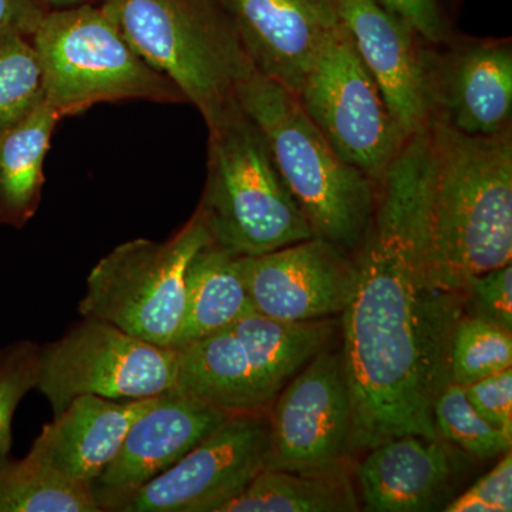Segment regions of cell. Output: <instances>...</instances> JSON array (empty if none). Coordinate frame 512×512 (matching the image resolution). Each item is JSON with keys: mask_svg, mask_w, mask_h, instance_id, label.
Returning a JSON list of instances; mask_svg holds the SVG:
<instances>
[{"mask_svg": "<svg viewBox=\"0 0 512 512\" xmlns=\"http://www.w3.org/2000/svg\"><path fill=\"white\" fill-rule=\"evenodd\" d=\"M430 128L404 141L376 181V201L353 252L355 295L342 313V356L353 407L356 450L393 437L436 439L433 407L450 382L463 291L431 278Z\"/></svg>", "mask_w": 512, "mask_h": 512, "instance_id": "1", "label": "cell"}, {"mask_svg": "<svg viewBox=\"0 0 512 512\" xmlns=\"http://www.w3.org/2000/svg\"><path fill=\"white\" fill-rule=\"evenodd\" d=\"M430 133L431 278L461 292L468 279L512 261V128L467 136L431 120Z\"/></svg>", "mask_w": 512, "mask_h": 512, "instance_id": "2", "label": "cell"}, {"mask_svg": "<svg viewBox=\"0 0 512 512\" xmlns=\"http://www.w3.org/2000/svg\"><path fill=\"white\" fill-rule=\"evenodd\" d=\"M237 101L264 137L313 237L353 254L372 218L375 181L336 154L295 93L255 67L239 83Z\"/></svg>", "mask_w": 512, "mask_h": 512, "instance_id": "3", "label": "cell"}, {"mask_svg": "<svg viewBox=\"0 0 512 512\" xmlns=\"http://www.w3.org/2000/svg\"><path fill=\"white\" fill-rule=\"evenodd\" d=\"M100 6L207 127L237 106L239 83L254 66L221 0H104Z\"/></svg>", "mask_w": 512, "mask_h": 512, "instance_id": "4", "label": "cell"}, {"mask_svg": "<svg viewBox=\"0 0 512 512\" xmlns=\"http://www.w3.org/2000/svg\"><path fill=\"white\" fill-rule=\"evenodd\" d=\"M207 170L198 210L215 244L234 255L255 256L313 237L264 137L238 101L208 127Z\"/></svg>", "mask_w": 512, "mask_h": 512, "instance_id": "5", "label": "cell"}, {"mask_svg": "<svg viewBox=\"0 0 512 512\" xmlns=\"http://www.w3.org/2000/svg\"><path fill=\"white\" fill-rule=\"evenodd\" d=\"M335 335L333 320L286 323L252 312L177 349V392L228 414L264 413Z\"/></svg>", "mask_w": 512, "mask_h": 512, "instance_id": "6", "label": "cell"}, {"mask_svg": "<svg viewBox=\"0 0 512 512\" xmlns=\"http://www.w3.org/2000/svg\"><path fill=\"white\" fill-rule=\"evenodd\" d=\"M30 39L45 99L62 119L100 103H187L174 83L137 55L100 5L50 10Z\"/></svg>", "mask_w": 512, "mask_h": 512, "instance_id": "7", "label": "cell"}, {"mask_svg": "<svg viewBox=\"0 0 512 512\" xmlns=\"http://www.w3.org/2000/svg\"><path fill=\"white\" fill-rule=\"evenodd\" d=\"M210 242V229L198 208L167 241L124 242L90 272L80 313L173 348L185 313V272Z\"/></svg>", "mask_w": 512, "mask_h": 512, "instance_id": "8", "label": "cell"}, {"mask_svg": "<svg viewBox=\"0 0 512 512\" xmlns=\"http://www.w3.org/2000/svg\"><path fill=\"white\" fill-rule=\"evenodd\" d=\"M84 319L39 350L36 387L55 414L83 394L141 400L175 389L177 349L154 345L103 320Z\"/></svg>", "mask_w": 512, "mask_h": 512, "instance_id": "9", "label": "cell"}, {"mask_svg": "<svg viewBox=\"0 0 512 512\" xmlns=\"http://www.w3.org/2000/svg\"><path fill=\"white\" fill-rule=\"evenodd\" d=\"M298 99L336 154L375 183L407 140L343 23L320 50Z\"/></svg>", "mask_w": 512, "mask_h": 512, "instance_id": "10", "label": "cell"}, {"mask_svg": "<svg viewBox=\"0 0 512 512\" xmlns=\"http://www.w3.org/2000/svg\"><path fill=\"white\" fill-rule=\"evenodd\" d=\"M269 421L268 470L345 476L355 453L353 407L342 350H320L276 396Z\"/></svg>", "mask_w": 512, "mask_h": 512, "instance_id": "11", "label": "cell"}, {"mask_svg": "<svg viewBox=\"0 0 512 512\" xmlns=\"http://www.w3.org/2000/svg\"><path fill=\"white\" fill-rule=\"evenodd\" d=\"M268 447V414H232L113 511L220 512L264 470Z\"/></svg>", "mask_w": 512, "mask_h": 512, "instance_id": "12", "label": "cell"}, {"mask_svg": "<svg viewBox=\"0 0 512 512\" xmlns=\"http://www.w3.org/2000/svg\"><path fill=\"white\" fill-rule=\"evenodd\" d=\"M255 312L286 323L342 315L355 295L353 254L312 237L268 254L241 256Z\"/></svg>", "mask_w": 512, "mask_h": 512, "instance_id": "13", "label": "cell"}, {"mask_svg": "<svg viewBox=\"0 0 512 512\" xmlns=\"http://www.w3.org/2000/svg\"><path fill=\"white\" fill-rule=\"evenodd\" d=\"M430 121L467 136L511 130L510 39L463 40L446 53L427 50Z\"/></svg>", "mask_w": 512, "mask_h": 512, "instance_id": "14", "label": "cell"}, {"mask_svg": "<svg viewBox=\"0 0 512 512\" xmlns=\"http://www.w3.org/2000/svg\"><path fill=\"white\" fill-rule=\"evenodd\" d=\"M232 414L171 390L131 424L119 453L92 484L101 511H113L124 498L153 480Z\"/></svg>", "mask_w": 512, "mask_h": 512, "instance_id": "15", "label": "cell"}, {"mask_svg": "<svg viewBox=\"0 0 512 512\" xmlns=\"http://www.w3.org/2000/svg\"><path fill=\"white\" fill-rule=\"evenodd\" d=\"M336 5L357 55L375 79L403 136L427 130L429 76L421 37L377 0H336Z\"/></svg>", "mask_w": 512, "mask_h": 512, "instance_id": "16", "label": "cell"}, {"mask_svg": "<svg viewBox=\"0 0 512 512\" xmlns=\"http://www.w3.org/2000/svg\"><path fill=\"white\" fill-rule=\"evenodd\" d=\"M252 66L298 96L342 26L336 0H221Z\"/></svg>", "mask_w": 512, "mask_h": 512, "instance_id": "17", "label": "cell"}, {"mask_svg": "<svg viewBox=\"0 0 512 512\" xmlns=\"http://www.w3.org/2000/svg\"><path fill=\"white\" fill-rule=\"evenodd\" d=\"M365 510L444 511L453 500V460L441 437H393L370 448L356 470Z\"/></svg>", "mask_w": 512, "mask_h": 512, "instance_id": "18", "label": "cell"}, {"mask_svg": "<svg viewBox=\"0 0 512 512\" xmlns=\"http://www.w3.org/2000/svg\"><path fill=\"white\" fill-rule=\"evenodd\" d=\"M158 396L113 400L83 394L74 397L55 420L43 427L32 450L77 483L92 487L119 453L131 424Z\"/></svg>", "mask_w": 512, "mask_h": 512, "instance_id": "19", "label": "cell"}, {"mask_svg": "<svg viewBox=\"0 0 512 512\" xmlns=\"http://www.w3.org/2000/svg\"><path fill=\"white\" fill-rule=\"evenodd\" d=\"M252 312L241 256L212 241L194 255L185 272V313L173 349L227 328Z\"/></svg>", "mask_w": 512, "mask_h": 512, "instance_id": "20", "label": "cell"}, {"mask_svg": "<svg viewBox=\"0 0 512 512\" xmlns=\"http://www.w3.org/2000/svg\"><path fill=\"white\" fill-rule=\"evenodd\" d=\"M62 116L46 99L0 138V214L25 224L42 195L43 164Z\"/></svg>", "mask_w": 512, "mask_h": 512, "instance_id": "21", "label": "cell"}, {"mask_svg": "<svg viewBox=\"0 0 512 512\" xmlns=\"http://www.w3.org/2000/svg\"><path fill=\"white\" fill-rule=\"evenodd\" d=\"M359 511L355 488L345 476H302L264 468L220 512Z\"/></svg>", "mask_w": 512, "mask_h": 512, "instance_id": "22", "label": "cell"}, {"mask_svg": "<svg viewBox=\"0 0 512 512\" xmlns=\"http://www.w3.org/2000/svg\"><path fill=\"white\" fill-rule=\"evenodd\" d=\"M92 487L59 473L30 451L0 457V512H100Z\"/></svg>", "mask_w": 512, "mask_h": 512, "instance_id": "23", "label": "cell"}, {"mask_svg": "<svg viewBox=\"0 0 512 512\" xmlns=\"http://www.w3.org/2000/svg\"><path fill=\"white\" fill-rule=\"evenodd\" d=\"M45 100L42 70L32 39L0 37V138Z\"/></svg>", "mask_w": 512, "mask_h": 512, "instance_id": "24", "label": "cell"}, {"mask_svg": "<svg viewBox=\"0 0 512 512\" xmlns=\"http://www.w3.org/2000/svg\"><path fill=\"white\" fill-rule=\"evenodd\" d=\"M511 366L512 332L463 315L451 342V382L466 386Z\"/></svg>", "mask_w": 512, "mask_h": 512, "instance_id": "25", "label": "cell"}, {"mask_svg": "<svg viewBox=\"0 0 512 512\" xmlns=\"http://www.w3.org/2000/svg\"><path fill=\"white\" fill-rule=\"evenodd\" d=\"M437 434L477 458H495L511 450L512 437L491 426L468 402L463 386L448 382L433 407Z\"/></svg>", "mask_w": 512, "mask_h": 512, "instance_id": "26", "label": "cell"}, {"mask_svg": "<svg viewBox=\"0 0 512 512\" xmlns=\"http://www.w3.org/2000/svg\"><path fill=\"white\" fill-rule=\"evenodd\" d=\"M39 350L32 343H20L0 359V457L12 444V420L20 400L36 387Z\"/></svg>", "mask_w": 512, "mask_h": 512, "instance_id": "27", "label": "cell"}, {"mask_svg": "<svg viewBox=\"0 0 512 512\" xmlns=\"http://www.w3.org/2000/svg\"><path fill=\"white\" fill-rule=\"evenodd\" d=\"M464 315L512 332V266L473 276L463 286Z\"/></svg>", "mask_w": 512, "mask_h": 512, "instance_id": "28", "label": "cell"}, {"mask_svg": "<svg viewBox=\"0 0 512 512\" xmlns=\"http://www.w3.org/2000/svg\"><path fill=\"white\" fill-rule=\"evenodd\" d=\"M512 510V454L444 508L447 512H510Z\"/></svg>", "mask_w": 512, "mask_h": 512, "instance_id": "29", "label": "cell"}, {"mask_svg": "<svg viewBox=\"0 0 512 512\" xmlns=\"http://www.w3.org/2000/svg\"><path fill=\"white\" fill-rule=\"evenodd\" d=\"M476 412L512 437V369L503 370L463 386Z\"/></svg>", "mask_w": 512, "mask_h": 512, "instance_id": "30", "label": "cell"}, {"mask_svg": "<svg viewBox=\"0 0 512 512\" xmlns=\"http://www.w3.org/2000/svg\"><path fill=\"white\" fill-rule=\"evenodd\" d=\"M377 2L393 15L409 23L414 32L431 45H440L447 39L446 22L437 0H377Z\"/></svg>", "mask_w": 512, "mask_h": 512, "instance_id": "31", "label": "cell"}, {"mask_svg": "<svg viewBox=\"0 0 512 512\" xmlns=\"http://www.w3.org/2000/svg\"><path fill=\"white\" fill-rule=\"evenodd\" d=\"M46 13L37 0H0V37H32Z\"/></svg>", "mask_w": 512, "mask_h": 512, "instance_id": "32", "label": "cell"}, {"mask_svg": "<svg viewBox=\"0 0 512 512\" xmlns=\"http://www.w3.org/2000/svg\"><path fill=\"white\" fill-rule=\"evenodd\" d=\"M37 2H39L47 12H50V10L77 8V6L100 5L104 0H37Z\"/></svg>", "mask_w": 512, "mask_h": 512, "instance_id": "33", "label": "cell"}]
</instances>
